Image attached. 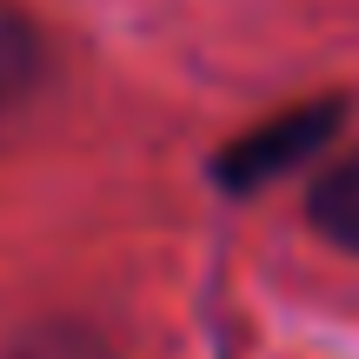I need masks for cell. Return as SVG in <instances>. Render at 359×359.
<instances>
[{"label": "cell", "instance_id": "6da1fadb", "mask_svg": "<svg viewBox=\"0 0 359 359\" xmlns=\"http://www.w3.org/2000/svg\"><path fill=\"white\" fill-rule=\"evenodd\" d=\"M333 127H339V100H306V107H286V114H273L266 127L240 133V140L219 154V180H226L233 193L273 187V180H286L293 167H306V160L320 154L326 140H333Z\"/></svg>", "mask_w": 359, "mask_h": 359}, {"label": "cell", "instance_id": "7a4b0ae2", "mask_svg": "<svg viewBox=\"0 0 359 359\" xmlns=\"http://www.w3.org/2000/svg\"><path fill=\"white\" fill-rule=\"evenodd\" d=\"M313 226L333 246L359 253V154H346L339 167L320 173V187H313Z\"/></svg>", "mask_w": 359, "mask_h": 359}, {"label": "cell", "instance_id": "3957f363", "mask_svg": "<svg viewBox=\"0 0 359 359\" xmlns=\"http://www.w3.org/2000/svg\"><path fill=\"white\" fill-rule=\"evenodd\" d=\"M34 80H40V34L20 7L0 0V114L20 107L34 93Z\"/></svg>", "mask_w": 359, "mask_h": 359}]
</instances>
